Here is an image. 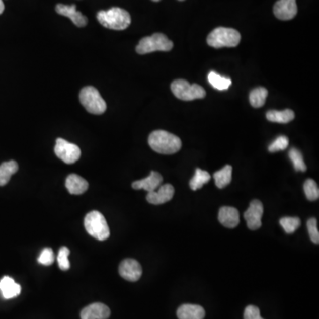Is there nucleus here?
I'll use <instances>...</instances> for the list:
<instances>
[{"label": "nucleus", "instance_id": "2f4dec72", "mask_svg": "<svg viewBox=\"0 0 319 319\" xmlns=\"http://www.w3.org/2000/svg\"><path fill=\"white\" fill-rule=\"evenodd\" d=\"M37 261L39 264L45 265V266H49V265L53 264L54 254H53L52 249L46 248V249H43Z\"/></svg>", "mask_w": 319, "mask_h": 319}, {"label": "nucleus", "instance_id": "cd10ccee", "mask_svg": "<svg viewBox=\"0 0 319 319\" xmlns=\"http://www.w3.org/2000/svg\"><path fill=\"white\" fill-rule=\"evenodd\" d=\"M284 230L287 234H292L301 225V220L298 217H283L279 220Z\"/></svg>", "mask_w": 319, "mask_h": 319}, {"label": "nucleus", "instance_id": "c9c22d12", "mask_svg": "<svg viewBox=\"0 0 319 319\" xmlns=\"http://www.w3.org/2000/svg\"><path fill=\"white\" fill-rule=\"evenodd\" d=\"M179 1H184V0H179Z\"/></svg>", "mask_w": 319, "mask_h": 319}, {"label": "nucleus", "instance_id": "393cba45", "mask_svg": "<svg viewBox=\"0 0 319 319\" xmlns=\"http://www.w3.org/2000/svg\"><path fill=\"white\" fill-rule=\"evenodd\" d=\"M267 96V89H265L264 87L256 88V89L253 90L252 92L249 94L250 104L254 108H262L264 106V103H265V101H266Z\"/></svg>", "mask_w": 319, "mask_h": 319}, {"label": "nucleus", "instance_id": "412c9836", "mask_svg": "<svg viewBox=\"0 0 319 319\" xmlns=\"http://www.w3.org/2000/svg\"><path fill=\"white\" fill-rule=\"evenodd\" d=\"M295 117L294 112L291 109H286L283 111L270 110L266 114V118L272 123H287L293 121Z\"/></svg>", "mask_w": 319, "mask_h": 319}, {"label": "nucleus", "instance_id": "1a4fd4ad", "mask_svg": "<svg viewBox=\"0 0 319 319\" xmlns=\"http://www.w3.org/2000/svg\"><path fill=\"white\" fill-rule=\"evenodd\" d=\"M264 215V205L258 200L250 202L249 208L244 213V217L250 230H256L262 226V217Z\"/></svg>", "mask_w": 319, "mask_h": 319}, {"label": "nucleus", "instance_id": "9d476101", "mask_svg": "<svg viewBox=\"0 0 319 319\" xmlns=\"http://www.w3.org/2000/svg\"><path fill=\"white\" fill-rule=\"evenodd\" d=\"M119 274L128 281L136 282L141 278V265L134 259H125L119 266Z\"/></svg>", "mask_w": 319, "mask_h": 319}, {"label": "nucleus", "instance_id": "423d86ee", "mask_svg": "<svg viewBox=\"0 0 319 319\" xmlns=\"http://www.w3.org/2000/svg\"><path fill=\"white\" fill-rule=\"evenodd\" d=\"M79 100L84 108L93 115H102L107 110L106 101L93 86L84 87L79 94Z\"/></svg>", "mask_w": 319, "mask_h": 319}, {"label": "nucleus", "instance_id": "39448f33", "mask_svg": "<svg viewBox=\"0 0 319 319\" xmlns=\"http://www.w3.org/2000/svg\"><path fill=\"white\" fill-rule=\"evenodd\" d=\"M173 48V42L164 34L155 33L142 38L136 47L138 54H146L154 52H170Z\"/></svg>", "mask_w": 319, "mask_h": 319}, {"label": "nucleus", "instance_id": "4468645a", "mask_svg": "<svg viewBox=\"0 0 319 319\" xmlns=\"http://www.w3.org/2000/svg\"><path fill=\"white\" fill-rule=\"evenodd\" d=\"M110 309L107 305L101 302H95L83 308L81 319H108L110 316Z\"/></svg>", "mask_w": 319, "mask_h": 319}, {"label": "nucleus", "instance_id": "9b49d317", "mask_svg": "<svg viewBox=\"0 0 319 319\" xmlns=\"http://www.w3.org/2000/svg\"><path fill=\"white\" fill-rule=\"evenodd\" d=\"M274 15L277 18L282 21H289L297 15L296 0H278L273 8Z\"/></svg>", "mask_w": 319, "mask_h": 319}, {"label": "nucleus", "instance_id": "c85d7f7f", "mask_svg": "<svg viewBox=\"0 0 319 319\" xmlns=\"http://www.w3.org/2000/svg\"><path fill=\"white\" fill-rule=\"evenodd\" d=\"M69 254H70V251L66 247H62L61 249H59L57 260H58L59 267L62 271H67L70 268V263H69V260H68Z\"/></svg>", "mask_w": 319, "mask_h": 319}, {"label": "nucleus", "instance_id": "aec40b11", "mask_svg": "<svg viewBox=\"0 0 319 319\" xmlns=\"http://www.w3.org/2000/svg\"><path fill=\"white\" fill-rule=\"evenodd\" d=\"M18 164L15 161L0 164V186H6L10 181L12 176L18 171Z\"/></svg>", "mask_w": 319, "mask_h": 319}, {"label": "nucleus", "instance_id": "0eeeda50", "mask_svg": "<svg viewBox=\"0 0 319 319\" xmlns=\"http://www.w3.org/2000/svg\"><path fill=\"white\" fill-rule=\"evenodd\" d=\"M171 92L179 100L191 101L197 99H203L206 97V92L201 86L194 84L190 85L184 79L175 80L171 84Z\"/></svg>", "mask_w": 319, "mask_h": 319}, {"label": "nucleus", "instance_id": "a211bd4d", "mask_svg": "<svg viewBox=\"0 0 319 319\" xmlns=\"http://www.w3.org/2000/svg\"><path fill=\"white\" fill-rule=\"evenodd\" d=\"M66 187L71 194L79 195L86 193L89 184L85 178L76 174H71L66 179Z\"/></svg>", "mask_w": 319, "mask_h": 319}, {"label": "nucleus", "instance_id": "bb28decb", "mask_svg": "<svg viewBox=\"0 0 319 319\" xmlns=\"http://www.w3.org/2000/svg\"><path fill=\"white\" fill-rule=\"evenodd\" d=\"M305 195L308 201H316L319 198V189L317 184L313 179H307L303 186Z\"/></svg>", "mask_w": 319, "mask_h": 319}, {"label": "nucleus", "instance_id": "b1692460", "mask_svg": "<svg viewBox=\"0 0 319 319\" xmlns=\"http://www.w3.org/2000/svg\"><path fill=\"white\" fill-rule=\"evenodd\" d=\"M210 178H211V176L209 175L208 172L202 171L201 169H196L195 174L193 176V178L190 180V188L193 191L201 189L205 184H207L210 180Z\"/></svg>", "mask_w": 319, "mask_h": 319}, {"label": "nucleus", "instance_id": "2eb2a0df", "mask_svg": "<svg viewBox=\"0 0 319 319\" xmlns=\"http://www.w3.org/2000/svg\"><path fill=\"white\" fill-rule=\"evenodd\" d=\"M163 181L164 178L162 175L156 171H151L147 178L132 183V188L135 190H145L146 192L150 193L158 189L162 186Z\"/></svg>", "mask_w": 319, "mask_h": 319}, {"label": "nucleus", "instance_id": "72a5a7b5", "mask_svg": "<svg viewBox=\"0 0 319 319\" xmlns=\"http://www.w3.org/2000/svg\"><path fill=\"white\" fill-rule=\"evenodd\" d=\"M5 10V6L4 3H3V1L2 0H0V15L4 12Z\"/></svg>", "mask_w": 319, "mask_h": 319}, {"label": "nucleus", "instance_id": "a878e982", "mask_svg": "<svg viewBox=\"0 0 319 319\" xmlns=\"http://www.w3.org/2000/svg\"><path fill=\"white\" fill-rule=\"evenodd\" d=\"M288 155H289L290 160L293 163V167L295 169V171H301V172H305L307 171V166L305 164L302 153L298 149H291Z\"/></svg>", "mask_w": 319, "mask_h": 319}, {"label": "nucleus", "instance_id": "dca6fc26", "mask_svg": "<svg viewBox=\"0 0 319 319\" xmlns=\"http://www.w3.org/2000/svg\"><path fill=\"white\" fill-rule=\"evenodd\" d=\"M218 220L223 226L232 229L240 223V213L237 208L223 207L219 210Z\"/></svg>", "mask_w": 319, "mask_h": 319}, {"label": "nucleus", "instance_id": "ddd939ff", "mask_svg": "<svg viewBox=\"0 0 319 319\" xmlns=\"http://www.w3.org/2000/svg\"><path fill=\"white\" fill-rule=\"evenodd\" d=\"M56 12L59 15H63L67 18L70 19L72 23L79 28L86 26L88 23V20L86 16L83 15L81 12L76 10L75 5L67 6V5L58 4L56 6Z\"/></svg>", "mask_w": 319, "mask_h": 319}, {"label": "nucleus", "instance_id": "f3484780", "mask_svg": "<svg viewBox=\"0 0 319 319\" xmlns=\"http://www.w3.org/2000/svg\"><path fill=\"white\" fill-rule=\"evenodd\" d=\"M178 319H203L205 309L200 305L183 304L177 311Z\"/></svg>", "mask_w": 319, "mask_h": 319}, {"label": "nucleus", "instance_id": "4be33fe9", "mask_svg": "<svg viewBox=\"0 0 319 319\" xmlns=\"http://www.w3.org/2000/svg\"><path fill=\"white\" fill-rule=\"evenodd\" d=\"M231 175H232V167L230 165H226L220 171L214 174L215 186L219 189H223L226 187L231 182Z\"/></svg>", "mask_w": 319, "mask_h": 319}, {"label": "nucleus", "instance_id": "f257e3e1", "mask_svg": "<svg viewBox=\"0 0 319 319\" xmlns=\"http://www.w3.org/2000/svg\"><path fill=\"white\" fill-rule=\"evenodd\" d=\"M150 147L161 154H173L178 152L182 146V142L174 134L165 130H155L149 135Z\"/></svg>", "mask_w": 319, "mask_h": 319}, {"label": "nucleus", "instance_id": "f8f14e48", "mask_svg": "<svg viewBox=\"0 0 319 319\" xmlns=\"http://www.w3.org/2000/svg\"><path fill=\"white\" fill-rule=\"evenodd\" d=\"M175 189L171 184H165L158 189L150 192L146 195V200L152 205H161L171 201L174 196Z\"/></svg>", "mask_w": 319, "mask_h": 319}, {"label": "nucleus", "instance_id": "f03ea898", "mask_svg": "<svg viewBox=\"0 0 319 319\" xmlns=\"http://www.w3.org/2000/svg\"><path fill=\"white\" fill-rule=\"evenodd\" d=\"M97 19L102 26L110 30H126L131 23L130 14L122 8H112L107 11H100Z\"/></svg>", "mask_w": 319, "mask_h": 319}, {"label": "nucleus", "instance_id": "7ed1b4c3", "mask_svg": "<svg viewBox=\"0 0 319 319\" xmlns=\"http://www.w3.org/2000/svg\"><path fill=\"white\" fill-rule=\"evenodd\" d=\"M242 40L241 33L231 28L219 27L209 33L207 43L209 46L219 49L236 47Z\"/></svg>", "mask_w": 319, "mask_h": 319}, {"label": "nucleus", "instance_id": "6ab92c4d", "mask_svg": "<svg viewBox=\"0 0 319 319\" xmlns=\"http://www.w3.org/2000/svg\"><path fill=\"white\" fill-rule=\"evenodd\" d=\"M0 290L5 299H12L21 293V286L10 277L6 276L0 280Z\"/></svg>", "mask_w": 319, "mask_h": 319}, {"label": "nucleus", "instance_id": "6e6552de", "mask_svg": "<svg viewBox=\"0 0 319 319\" xmlns=\"http://www.w3.org/2000/svg\"><path fill=\"white\" fill-rule=\"evenodd\" d=\"M54 152L59 159L67 164H74L81 157V150L79 146L67 142L63 138H57Z\"/></svg>", "mask_w": 319, "mask_h": 319}, {"label": "nucleus", "instance_id": "5701e85b", "mask_svg": "<svg viewBox=\"0 0 319 319\" xmlns=\"http://www.w3.org/2000/svg\"><path fill=\"white\" fill-rule=\"evenodd\" d=\"M208 80L215 89L218 91H225L231 86V80L230 78L224 77L216 72L211 71L208 75Z\"/></svg>", "mask_w": 319, "mask_h": 319}, {"label": "nucleus", "instance_id": "7c9ffc66", "mask_svg": "<svg viewBox=\"0 0 319 319\" xmlns=\"http://www.w3.org/2000/svg\"><path fill=\"white\" fill-rule=\"evenodd\" d=\"M307 227H308V234L311 238L312 242L315 244L319 243V231L317 229V221L315 218L308 219L307 222Z\"/></svg>", "mask_w": 319, "mask_h": 319}, {"label": "nucleus", "instance_id": "f704fd0d", "mask_svg": "<svg viewBox=\"0 0 319 319\" xmlns=\"http://www.w3.org/2000/svg\"><path fill=\"white\" fill-rule=\"evenodd\" d=\"M152 1H153V2H159L161 0H152Z\"/></svg>", "mask_w": 319, "mask_h": 319}, {"label": "nucleus", "instance_id": "c756f323", "mask_svg": "<svg viewBox=\"0 0 319 319\" xmlns=\"http://www.w3.org/2000/svg\"><path fill=\"white\" fill-rule=\"evenodd\" d=\"M288 145H289V140L287 137L279 136L269 146V152H276L278 151H283L287 148Z\"/></svg>", "mask_w": 319, "mask_h": 319}, {"label": "nucleus", "instance_id": "473e14b6", "mask_svg": "<svg viewBox=\"0 0 319 319\" xmlns=\"http://www.w3.org/2000/svg\"><path fill=\"white\" fill-rule=\"evenodd\" d=\"M244 319H264L261 316L260 309L254 305H249L244 311Z\"/></svg>", "mask_w": 319, "mask_h": 319}, {"label": "nucleus", "instance_id": "20e7f679", "mask_svg": "<svg viewBox=\"0 0 319 319\" xmlns=\"http://www.w3.org/2000/svg\"><path fill=\"white\" fill-rule=\"evenodd\" d=\"M86 230L92 237L98 241H106L110 236V230L107 220L101 212L92 211L85 218Z\"/></svg>", "mask_w": 319, "mask_h": 319}]
</instances>
